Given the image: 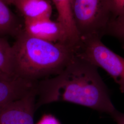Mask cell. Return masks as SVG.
Instances as JSON below:
<instances>
[{
    "label": "cell",
    "instance_id": "16",
    "mask_svg": "<svg viewBox=\"0 0 124 124\" xmlns=\"http://www.w3.org/2000/svg\"><path fill=\"white\" fill-rule=\"evenodd\" d=\"M3 0L7 4L9 5L13 4L15 0Z\"/></svg>",
    "mask_w": 124,
    "mask_h": 124
},
{
    "label": "cell",
    "instance_id": "4",
    "mask_svg": "<svg viewBox=\"0 0 124 124\" xmlns=\"http://www.w3.org/2000/svg\"><path fill=\"white\" fill-rule=\"evenodd\" d=\"M75 55L106 71L119 85L120 92L124 93V58L108 47L101 39L81 38Z\"/></svg>",
    "mask_w": 124,
    "mask_h": 124
},
{
    "label": "cell",
    "instance_id": "10",
    "mask_svg": "<svg viewBox=\"0 0 124 124\" xmlns=\"http://www.w3.org/2000/svg\"><path fill=\"white\" fill-rule=\"evenodd\" d=\"M18 18L3 0H0V36L16 37L22 31Z\"/></svg>",
    "mask_w": 124,
    "mask_h": 124
},
{
    "label": "cell",
    "instance_id": "14",
    "mask_svg": "<svg viewBox=\"0 0 124 124\" xmlns=\"http://www.w3.org/2000/svg\"><path fill=\"white\" fill-rule=\"evenodd\" d=\"M35 124H62L60 121L50 114H46L42 115L40 120Z\"/></svg>",
    "mask_w": 124,
    "mask_h": 124
},
{
    "label": "cell",
    "instance_id": "11",
    "mask_svg": "<svg viewBox=\"0 0 124 124\" xmlns=\"http://www.w3.org/2000/svg\"><path fill=\"white\" fill-rule=\"evenodd\" d=\"M15 77L12 46L4 37L0 36V79L8 80Z\"/></svg>",
    "mask_w": 124,
    "mask_h": 124
},
{
    "label": "cell",
    "instance_id": "9",
    "mask_svg": "<svg viewBox=\"0 0 124 124\" xmlns=\"http://www.w3.org/2000/svg\"><path fill=\"white\" fill-rule=\"evenodd\" d=\"M58 12L57 22L66 31L71 43L76 47L80 43V36L76 30L71 11V0H52Z\"/></svg>",
    "mask_w": 124,
    "mask_h": 124
},
{
    "label": "cell",
    "instance_id": "7",
    "mask_svg": "<svg viewBox=\"0 0 124 124\" xmlns=\"http://www.w3.org/2000/svg\"><path fill=\"white\" fill-rule=\"evenodd\" d=\"M38 82L18 77L0 79V107L22 98L36 88Z\"/></svg>",
    "mask_w": 124,
    "mask_h": 124
},
{
    "label": "cell",
    "instance_id": "13",
    "mask_svg": "<svg viewBox=\"0 0 124 124\" xmlns=\"http://www.w3.org/2000/svg\"><path fill=\"white\" fill-rule=\"evenodd\" d=\"M113 18L124 15V0H106Z\"/></svg>",
    "mask_w": 124,
    "mask_h": 124
},
{
    "label": "cell",
    "instance_id": "2",
    "mask_svg": "<svg viewBox=\"0 0 124 124\" xmlns=\"http://www.w3.org/2000/svg\"><path fill=\"white\" fill-rule=\"evenodd\" d=\"M12 46L16 76L39 81L57 75L75 55V48L31 36L23 30Z\"/></svg>",
    "mask_w": 124,
    "mask_h": 124
},
{
    "label": "cell",
    "instance_id": "1",
    "mask_svg": "<svg viewBox=\"0 0 124 124\" xmlns=\"http://www.w3.org/2000/svg\"><path fill=\"white\" fill-rule=\"evenodd\" d=\"M98 69L75 55L59 74L38 82L36 109L54 102H66L111 116L116 109Z\"/></svg>",
    "mask_w": 124,
    "mask_h": 124
},
{
    "label": "cell",
    "instance_id": "8",
    "mask_svg": "<svg viewBox=\"0 0 124 124\" xmlns=\"http://www.w3.org/2000/svg\"><path fill=\"white\" fill-rule=\"evenodd\" d=\"M13 5L24 20L50 18L52 8L47 0H15Z\"/></svg>",
    "mask_w": 124,
    "mask_h": 124
},
{
    "label": "cell",
    "instance_id": "3",
    "mask_svg": "<svg viewBox=\"0 0 124 124\" xmlns=\"http://www.w3.org/2000/svg\"><path fill=\"white\" fill-rule=\"evenodd\" d=\"M71 11L80 39H102L113 19L106 0H71Z\"/></svg>",
    "mask_w": 124,
    "mask_h": 124
},
{
    "label": "cell",
    "instance_id": "12",
    "mask_svg": "<svg viewBox=\"0 0 124 124\" xmlns=\"http://www.w3.org/2000/svg\"><path fill=\"white\" fill-rule=\"evenodd\" d=\"M106 35L111 36L118 40L124 49V15L114 18L111 20Z\"/></svg>",
    "mask_w": 124,
    "mask_h": 124
},
{
    "label": "cell",
    "instance_id": "15",
    "mask_svg": "<svg viewBox=\"0 0 124 124\" xmlns=\"http://www.w3.org/2000/svg\"><path fill=\"white\" fill-rule=\"evenodd\" d=\"M111 116L117 124H124V114L123 113H120L116 110Z\"/></svg>",
    "mask_w": 124,
    "mask_h": 124
},
{
    "label": "cell",
    "instance_id": "5",
    "mask_svg": "<svg viewBox=\"0 0 124 124\" xmlns=\"http://www.w3.org/2000/svg\"><path fill=\"white\" fill-rule=\"evenodd\" d=\"M36 88L22 98L0 107V124H35Z\"/></svg>",
    "mask_w": 124,
    "mask_h": 124
},
{
    "label": "cell",
    "instance_id": "6",
    "mask_svg": "<svg viewBox=\"0 0 124 124\" xmlns=\"http://www.w3.org/2000/svg\"><path fill=\"white\" fill-rule=\"evenodd\" d=\"M23 31L29 35L54 43H59L73 47L62 25L50 18L24 20Z\"/></svg>",
    "mask_w": 124,
    "mask_h": 124
}]
</instances>
